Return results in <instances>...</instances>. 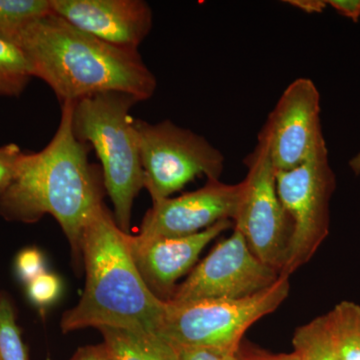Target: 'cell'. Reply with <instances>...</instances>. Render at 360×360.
<instances>
[{
    "mask_svg": "<svg viewBox=\"0 0 360 360\" xmlns=\"http://www.w3.org/2000/svg\"><path fill=\"white\" fill-rule=\"evenodd\" d=\"M131 236L101 206L82 234L84 293L61 319L63 333L112 328L160 335L167 302L151 291L135 264Z\"/></svg>",
    "mask_w": 360,
    "mask_h": 360,
    "instance_id": "3",
    "label": "cell"
},
{
    "mask_svg": "<svg viewBox=\"0 0 360 360\" xmlns=\"http://www.w3.org/2000/svg\"><path fill=\"white\" fill-rule=\"evenodd\" d=\"M335 188L326 146L300 167L276 172L277 193L292 226L288 260L281 276L290 277L307 264L328 238Z\"/></svg>",
    "mask_w": 360,
    "mask_h": 360,
    "instance_id": "7",
    "label": "cell"
},
{
    "mask_svg": "<svg viewBox=\"0 0 360 360\" xmlns=\"http://www.w3.org/2000/svg\"><path fill=\"white\" fill-rule=\"evenodd\" d=\"M32 78L30 63L22 51L0 39V96H20Z\"/></svg>",
    "mask_w": 360,
    "mask_h": 360,
    "instance_id": "18",
    "label": "cell"
},
{
    "mask_svg": "<svg viewBox=\"0 0 360 360\" xmlns=\"http://www.w3.org/2000/svg\"><path fill=\"white\" fill-rule=\"evenodd\" d=\"M243 191V181L227 184L207 180L198 191L155 201L135 238H179L198 233L222 220L233 221Z\"/></svg>",
    "mask_w": 360,
    "mask_h": 360,
    "instance_id": "11",
    "label": "cell"
},
{
    "mask_svg": "<svg viewBox=\"0 0 360 360\" xmlns=\"http://www.w3.org/2000/svg\"><path fill=\"white\" fill-rule=\"evenodd\" d=\"M290 277L255 295L186 303L167 302L160 335L177 348L207 347L236 352L255 322L276 311L288 297Z\"/></svg>",
    "mask_w": 360,
    "mask_h": 360,
    "instance_id": "5",
    "label": "cell"
},
{
    "mask_svg": "<svg viewBox=\"0 0 360 360\" xmlns=\"http://www.w3.org/2000/svg\"><path fill=\"white\" fill-rule=\"evenodd\" d=\"M245 163L248 174L243 180V196L232 221L233 229L243 234L262 262L281 274L288 260L292 226L277 193L276 170L264 129Z\"/></svg>",
    "mask_w": 360,
    "mask_h": 360,
    "instance_id": "8",
    "label": "cell"
},
{
    "mask_svg": "<svg viewBox=\"0 0 360 360\" xmlns=\"http://www.w3.org/2000/svg\"><path fill=\"white\" fill-rule=\"evenodd\" d=\"M143 169L144 188L153 202L172 198L195 177L219 180L224 155L207 139L170 120H135Z\"/></svg>",
    "mask_w": 360,
    "mask_h": 360,
    "instance_id": "6",
    "label": "cell"
},
{
    "mask_svg": "<svg viewBox=\"0 0 360 360\" xmlns=\"http://www.w3.org/2000/svg\"><path fill=\"white\" fill-rule=\"evenodd\" d=\"M13 44L25 54L32 77L49 85L61 103L110 91L144 101L158 86L139 51L97 39L53 13L26 26Z\"/></svg>",
    "mask_w": 360,
    "mask_h": 360,
    "instance_id": "2",
    "label": "cell"
},
{
    "mask_svg": "<svg viewBox=\"0 0 360 360\" xmlns=\"http://www.w3.org/2000/svg\"><path fill=\"white\" fill-rule=\"evenodd\" d=\"M236 360H300L296 352L290 354H271L255 347H243L240 345L236 352Z\"/></svg>",
    "mask_w": 360,
    "mask_h": 360,
    "instance_id": "24",
    "label": "cell"
},
{
    "mask_svg": "<svg viewBox=\"0 0 360 360\" xmlns=\"http://www.w3.org/2000/svg\"><path fill=\"white\" fill-rule=\"evenodd\" d=\"M23 151L15 143L0 146V195L11 186Z\"/></svg>",
    "mask_w": 360,
    "mask_h": 360,
    "instance_id": "22",
    "label": "cell"
},
{
    "mask_svg": "<svg viewBox=\"0 0 360 360\" xmlns=\"http://www.w3.org/2000/svg\"><path fill=\"white\" fill-rule=\"evenodd\" d=\"M281 274L251 251L236 229L219 241L205 259L194 266L169 300L186 303L255 295L276 283Z\"/></svg>",
    "mask_w": 360,
    "mask_h": 360,
    "instance_id": "9",
    "label": "cell"
},
{
    "mask_svg": "<svg viewBox=\"0 0 360 360\" xmlns=\"http://www.w3.org/2000/svg\"><path fill=\"white\" fill-rule=\"evenodd\" d=\"M15 271L22 283H30L35 277L46 271L44 255L34 248L21 250L16 257Z\"/></svg>",
    "mask_w": 360,
    "mask_h": 360,
    "instance_id": "21",
    "label": "cell"
},
{
    "mask_svg": "<svg viewBox=\"0 0 360 360\" xmlns=\"http://www.w3.org/2000/svg\"><path fill=\"white\" fill-rule=\"evenodd\" d=\"M292 345L300 360H336L335 333L329 312L296 328Z\"/></svg>",
    "mask_w": 360,
    "mask_h": 360,
    "instance_id": "15",
    "label": "cell"
},
{
    "mask_svg": "<svg viewBox=\"0 0 360 360\" xmlns=\"http://www.w3.org/2000/svg\"><path fill=\"white\" fill-rule=\"evenodd\" d=\"M51 13V0H0V39L13 44L26 26Z\"/></svg>",
    "mask_w": 360,
    "mask_h": 360,
    "instance_id": "17",
    "label": "cell"
},
{
    "mask_svg": "<svg viewBox=\"0 0 360 360\" xmlns=\"http://www.w3.org/2000/svg\"><path fill=\"white\" fill-rule=\"evenodd\" d=\"M231 226V220H222L191 236L148 240L131 236L135 264L151 291L158 297L168 296L169 300L180 277L193 269L200 253L213 239Z\"/></svg>",
    "mask_w": 360,
    "mask_h": 360,
    "instance_id": "13",
    "label": "cell"
},
{
    "mask_svg": "<svg viewBox=\"0 0 360 360\" xmlns=\"http://www.w3.org/2000/svg\"><path fill=\"white\" fill-rule=\"evenodd\" d=\"M73 101L63 103L58 129L42 150L23 153L13 182L0 195V215L32 224L51 214L82 262V234L103 205V188L89 148L73 132Z\"/></svg>",
    "mask_w": 360,
    "mask_h": 360,
    "instance_id": "1",
    "label": "cell"
},
{
    "mask_svg": "<svg viewBox=\"0 0 360 360\" xmlns=\"http://www.w3.org/2000/svg\"><path fill=\"white\" fill-rule=\"evenodd\" d=\"M269 136L276 172L302 165L326 146L321 120V94L309 78L291 82L262 127Z\"/></svg>",
    "mask_w": 360,
    "mask_h": 360,
    "instance_id": "10",
    "label": "cell"
},
{
    "mask_svg": "<svg viewBox=\"0 0 360 360\" xmlns=\"http://www.w3.org/2000/svg\"><path fill=\"white\" fill-rule=\"evenodd\" d=\"M70 360H112L110 350L104 343L80 347Z\"/></svg>",
    "mask_w": 360,
    "mask_h": 360,
    "instance_id": "25",
    "label": "cell"
},
{
    "mask_svg": "<svg viewBox=\"0 0 360 360\" xmlns=\"http://www.w3.org/2000/svg\"><path fill=\"white\" fill-rule=\"evenodd\" d=\"M0 360H28L13 303L6 295H0Z\"/></svg>",
    "mask_w": 360,
    "mask_h": 360,
    "instance_id": "19",
    "label": "cell"
},
{
    "mask_svg": "<svg viewBox=\"0 0 360 360\" xmlns=\"http://www.w3.org/2000/svg\"><path fill=\"white\" fill-rule=\"evenodd\" d=\"M52 13L97 39L139 51L153 30L151 7L143 0H51Z\"/></svg>",
    "mask_w": 360,
    "mask_h": 360,
    "instance_id": "12",
    "label": "cell"
},
{
    "mask_svg": "<svg viewBox=\"0 0 360 360\" xmlns=\"http://www.w3.org/2000/svg\"><path fill=\"white\" fill-rule=\"evenodd\" d=\"M179 360H236V352L207 347L179 348Z\"/></svg>",
    "mask_w": 360,
    "mask_h": 360,
    "instance_id": "23",
    "label": "cell"
},
{
    "mask_svg": "<svg viewBox=\"0 0 360 360\" xmlns=\"http://www.w3.org/2000/svg\"><path fill=\"white\" fill-rule=\"evenodd\" d=\"M328 6L333 7L341 15L357 22L360 18V0H326Z\"/></svg>",
    "mask_w": 360,
    "mask_h": 360,
    "instance_id": "26",
    "label": "cell"
},
{
    "mask_svg": "<svg viewBox=\"0 0 360 360\" xmlns=\"http://www.w3.org/2000/svg\"><path fill=\"white\" fill-rule=\"evenodd\" d=\"M285 2L307 13H321L328 6L326 0H288Z\"/></svg>",
    "mask_w": 360,
    "mask_h": 360,
    "instance_id": "27",
    "label": "cell"
},
{
    "mask_svg": "<svg viewBox=\"0 0 360 360\" xmlns=\"http://www.w3.org/2000/svg\"><path fill=\"white\" fill-rule=\"evenodd\" d=\"M137 103L131 94L103 92L75 101L72 112L73 132L96 150L116 224L127 233L134 200L144 188L139 135L130 115Z\"/></svg>",
    "mask_w": 360,
    "mask_h": 360,
    "instance_id": "4",
    "label": "cell"
},
{
    "mask_svg": "<svg viewBox=\"0 0 360 360\" xmlns=\"http://www.w3.org/2000/svg\"><path fill=\"white\" fill-rule=\"evenodd\" d=\"M349 167L354 170V174H360V153L349 161Z\"/></svg>",
    "mask_w": 360,
    "mask_h": 360,
    "instance_id": "28",
    "label": "cell"
},
{
    "mask_svg": "<svg viewBox=\"0 0 360 360\" xmlns=\"http://www.w3.org/2000/svg\"><path fill=\"white\" fill-rule=\"evenodd\" d=\"M99 330L112 360H179V348L160 335L112 328Z\"/></svg>",
    "mask_w": 360,
    "mask_h": 360,
    "instance_id": "14",
    "label": "cell"
},
{
    "mask_svg": "<svg viewBox=\"0 0 360 360\" xmlns=\"http://www.w3.org/2000/svg\"><path fill=\"white\" fill-rule=\"evenodd\" d=\"M329 315L335 333L336 360H360V305L341 302Z\"/></svg>",
    "mask_w": 360,
    "mask_h": 360,
    "instance_id": "16",
    "label": "cell"
},
{
    "mask_svg": "<svg viewBox=\"0 0 360 360\" xmlns=\"http://www.w3.org/2000/svg\"><path fill=\"white\" fill-rule=\"evenodd\" d=\"M26 292L33 304L40 309H46L60 295V279L56 274L45 271L26 284Z\"/></svg>",
    "mask_w": 360,
    "mask_h": 360,
    "instance_id": "20",
    "label": "cell"
}]
</instances>
